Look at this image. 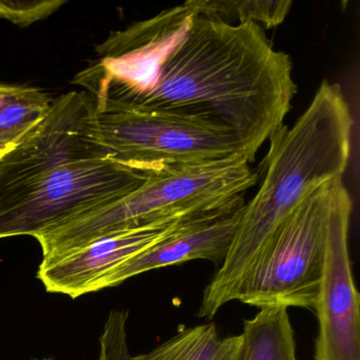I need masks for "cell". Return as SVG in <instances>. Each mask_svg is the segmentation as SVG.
<instances>
[{
	"label": "cell",
	"instance_id": "cell-17",
	"mask_svg": "<svg viewBox=\"0 0 360 360\" xmlns=\"http://www.w3.org/2000/svg\"><path fill=\"white\" fill-rule=\"evenodd\" d=\"M20 86L0 85V109L18 91Z\"/></svg>",
	"mask_w": 360,
	"mask_h": 360
},
{
	"label": "cell",
	"instance_id": "cell-19",
	"mask_svg": "<svg viewBox=\"0 0 360 360\" xmlns=\"http://www.w3.org/2000/svg\"><path fill=\"white\" fill-rule=\"evenodd\" d=\"M35 360H39V359H35ZM44 360H52V359H44Z\"/></svg>",
	"mask_w": 360,
	"mask_h": 360
},
{
	"label": "cell",
	"instance_id": "cell-1",
	"mask_svg": "<svg viewBox=\"0 0 360 360\" xmlns=\"http://www.w3.org/2000/svg\"><path fill=\"white\" fill-rule=\"evenodd\" d=\"M96 54L75 79L94 102L227 132L252 162L297 94L290 56L260 25L204 18L193 0L111 33Z\"/></svg>",
	"mask_w": 360,
	"mask_h": 360
},
{
	"label": "cell",
	"instance_id": "cell-5",
	"mask_svg": "<svg viewBox=\"0 0 360 360\" xmlns=\"http://www.w3.org/2000/svg\"><path fill=\"white\" fill-rule=\"evenodd\" d=\"M94 105L109 159L126 167L155 174L233 160L252 163L231 134L216 128L146 109Z\"/></svg>",
	"mask_w": 360,
	"mask_h": 360
},
{
	"label": "cell",
	"instance_id": "cell-9",
	"mask_svg": "<svg viewBox=\"0 0 360 360\" xmlns=\"http://www.w3.org/2000/svg\"><path fill=\"white\" fill-rule=\"evenodd\" d=\"M185 217L163 219L101 236L83 245L45 257L37 278L48 292L67 295L72 299L98 292L109 273L161 241Z\"/></svg>",
	"mask_w": 360,
	"mask_h": 360
},
{
	"label": "cell",
	"instance_id": "cell-3",
	"mask_svg": "<svg viewBox=\"0 0 360 360\" xmlns=\"http://www.w3.org/2000/svg\"><path fill=\"white\" fill-rule=\"evenodd\" d=\"M256 184V172L244 160L162 170L126 197L35 238L45 258L101 236L216 210Z\"/></svg>",
	"mask_w": 360,
	"mask_h": 360
},
{
	"label": "cell",
	"instance_id": "cell-2",
	"mask_svg": "<svg viewBox=\"0 0 360 360\" xmlns=\"http://www.w3.org/2000/svg\"><path fill=\"white\" fill-rule=\"evenodd\" d=\"M353 127L340 86L324 79L296 122L269 136V150L256 172L258 191L245 204L231 248L204 290L199 317L212 319L235 300L240 284L276 229L307 193L343 178Z\"/></svg>",
	"mask_w": 360,
	"mask_h": 360
},
{
	"label": "cell",
	"instance_id": "cell-15",
	"mask_svg": "<svg viewBox=\"0 0 360 360\" xmlns=\"http://www.w3.org/2000/svg\"><path fill=\"white\" fill-rule=\"evenodd\" d=\"M66 3V0H0V18L25 28L49 18Z\"/></svg>",
	"mask_w": 360,
	"mask_h": 360
},
{
	"label": "cell",
	"instance_id": "cell-12",
	"mask_svg": "<svg viewBox=\"0 0 360 360\" xmlns=\"http://www.w3.org/2000/svg\"><path fill=\"white\" fill-rule=\"evenodd\" d=\"M241 337H220L216 324L184 328L153 351L131 360H240Z\"/></svg>",
	"mask_w": 360,
	"mask_h": 360
},
{
	"label": "cell",
	"instance_id": "cell-16",
	"mask_svg": "<svg viewBox=\"0 0 360 360\" xmlns=\"http://www.w3.org/2000/svg\"><path fill=\"white\" fill-rule=\"evenodd\" d=\"M128 311L113 309L100 337L98 360H131L127 340Z\"/></svg>",
	"mask_w": 360,
	"mask_h": 360
},
{
	"label": "cell",
	"instance_id": "cell-4",
	"mask_svg": "<svg viewBox=\"0 0 360 360\" xmlns=\"http://www.w3.org/2000/svg\"><path fill=\"white\" fill-rule=\"evenodd\" d=\"M349 198L342 178L307 193L276 229L240 284L235 300L259 309L281 305L314 309L330 225Z\"/></svg>",
	"mask_w": 360,
	"mask_h": 360
},
{
	"label": "cell",
	"instance_id": "cell-13",
	"mask_svg": "<svg viewBox=\"0 0 360 360\" xmlns=\"http://www.w3.org/2000/svg\"><path fill=\"white\" fill-rule=\"evenodd\" d=\"M199 15L229 24L254 22L263 29L275 28L290 13V0H193Z\"/></svg>",
	"mask_w": 360,
	"mask_h": 360
},
{
	"label": "cell",
	"instance_id": "cell-8",
	"mask_svg": "<svg viewBox=\"0 0 360 360\" xmlns=\"http://www.w3.org/2000/svg\"><path fill=\"white\" fill-rule=\"evenodd\" d=\"M353 200L335 214L328 236L323 275L314 311L317 314L316 360H360V296L349 252Z\"/></svg>",
	"mask_w": 360,
	"mask_h": 360
},
{
	"label": "cell",
	"instance_id": "cell-7",
	"mask_svg": "<svg viewBox=\"0 0 360 360\" xmlns=\"http://www.w3.org/2000/svg\"><path fill=\"white\" fill-rule=\"evenodd\" d=\"M98 159L109 155L91 96L85 91L58 96L45 119L0 160V214L54 170Z\"/></svg>",
	"mask_w": 360,
	"mask_h": 360
},
{
	"label": "cell",
	"instance_id": "cell-6",
	"mask_svg": "<svg viewBox=\"0 0 360 360\" xmlns=\"http://www.w3.org/2000/svg\"><path fill=\"white\" fill-rule=\"evenodd\" d=\"M150 174L110 159L62 166L0 214V239L37 237L126 197L142 186Z\"/></svg>",
	"mask_w": 360,
	"mask_h": 360
},
{
	"label": "cell",
	"instance_id": "cell-11",
	"mask_svg": "<svg viewBox=\"0 0 360 360\" xmlns=\"http://www.w3.org/2000/svg\"><path fill=\"white\" fill-rule=\"evenodd\" d=\"M240 360H297L295 332L288 307H261L243 321Z\"/></svg>",
	"mask_w": 360,
	"mask_h": 360
},
{
	"label": "cell",
	"instance_id": "cell-10",
	"mask_svg": "<svg viewBox=\"0 0 360 360\" xmlns=\"http://www.w3.org/2000/svg\"><path fill=\"white\" fill-rule=\"evenodd\" d=\"M244 195L216 210L185 217L176 229L155 245L113 269L100 290L120 285L129 278L153 269L191 260L223 262L245 208Z\"/></svg>",
	"mask_w": 360,
	"mask_h": 360
},
{
	"label": "cell",
	"instance_id": "cell-14",
	"mask_svg": "<svg viewBox=\"0 0 360 360\" xmlns=\"http://www.w3.org/2000/svg\"><path fill=\"white\" fill-rule=\"evenodd\" d=\"M52 102L43 90L20 86L0 109V143L18 146L45 119Z\"/></svg>",
	"mask_w": 360,
	"mask_h": 360
},
{
	"label": "cell",
	"instance_id": "cell-18",
	"mask_svg": "<svg viewBox=\"0 0 360 360\" xmlns=\"http://www.w3.org/2000/svg\"><path fill=\"white\" fill-rule=\"evenodd\" d=\"M15 147L16 146H14V145L3 144V143H0V160L3 159L8 153H10V151L15 148Z\"/></svg>",
	"mask_w": 360,
	"mask_h": 360
}]
</instances>
